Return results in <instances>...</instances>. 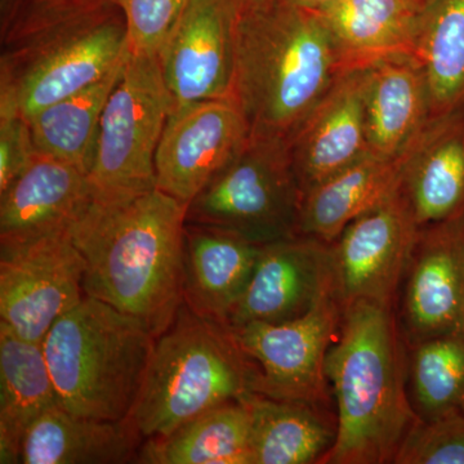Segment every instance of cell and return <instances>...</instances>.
Returning <instances> with one entry per match:
<instances>
[{"label": "cell", "mask_w": 464, "mask_h": 464, "mask_svg": "<svg viewBox=\"0 0 464 464\" xmlns=\"http://www.w3.org/2000/svg\"><path fill=\"white\" fill-rule=\"evenodd\" d=\"M188 204L154 188L92 199L70 225L85 261L83 289L136 317L155 337L183 304V241Z\"/></svg>", "instance_id": "6da1fadb"}, {"label": "cell", "mask_w": 464, "mask_h": 464, "mask_svg": "<svg viewBox=\"0 0 464 464\" xmlns=\"http://www.w3.org/2000/svg\"><path fill=\"white\" fill-rule=\"evenodd\" d=\"M343 72L316 12L286 0H266L240 11L230 96L250 137L289 143Z\"/></svg>", "instance_id": "7a4b0ae2"}, {"label": "cell", "mask_w": 464, "mask_h": 464, "mask_svg": "<svg viewBox=\"0 0 464 464\" xmlns=\"http://www.w3.org/2000/svg\"><path fill=\"white\" fill-rule=\"evenodd\" d=\"M408 364L392 306L359 301L342 308L326 377L337 402L335 440L319 464L393 463L420 418L406 392Z\"/></svg>", "instance_id": "3957f363"}, {"label": "cell", "mask_w": 464, "mask_h": 464, "mask_svg": "<svg viewBox=\"0 0 464 464\" xmlns=\"http://www.w3.org/2000/svg\"><path fill=\"white\" fill-rule=\"evenodd\" d=\"M0 34V109L25 119L100 81L130 54L112 0H36Z\"/></svg>", "instance_id": "277c9868"}, {"label": "cell", "mask_w": 464, "mask_h": 464, "mask_svg": "<svg viewBox=\"0 0 464 464\" xmlns=\"http://www.w3.org/2000/svg\"><path fill=\"white\" fill-rule=\"evenodd\" d=\"M155 340L136 317L85 295L42 342L58 405L96 420L130 418Z\"/></svg>", "instance_id": "5b68a950"}, {"label": "cell", "mask_w": 464, "mask_h": 464, "mask_svg": "<svg viewBox=\"0 0 464 464\" xmlns=\"http://www.w3.org/2000/svg\"><path fill=\"white\" fill-rule=\"evenodd\" d=\"M257 371L230 326L185 304L155 340L130 418L143 438L167 435L217 406L256 393Z\"/></svg>", "instance_id": "8992f818"}, {"label": "cell", "mask_w": 464, "mask_h": 464, "mask_svg": "<svg viewBox=\"0 0 464 464\" xmlns=\"http://www.w3.org/2000/svg\"><path fill=\"white\" fill-rule=\"evenodd\" d=\"M172 106L158 56L128 54L101 116L87 174L92 199L157 188L155 155Z\"/></svg>", "instance_id": "52a82bcc"}, {"label": "cell", "mask_w": 464, "mask_h": 464, "mask_svg": "<svg viewBox=\"0 0 464 464\" xmlns=\"http://www.w3.org/2000/svg\"><path fill=\"white\" fill-rule=\"evenodd\" d=\"M301 199L288 143L249 137L188 204L186 224L222 228L265 246L298 235Z\"/></svg>", "instance_id": "ba28073f"}, {"label": "cell", "mask_w": 464, "mask_h": 464, "mask_svg": "<svg viewBox=\"0 0 464 464\" xmlns=\"http://www.w3.org/2000/svg\"><path fill=\"white\" fill-rule=\"evenodd\" d=\"M85 261L69 230L0 246V324L42 343L85 297Z\"/></svg>", "instance_id": "9c48e42d"}, {"label": "cell", "mask_w": 464, "mask_h": 464, "mask_svg": "<svg viewBox=\"0 0 464 464\" xmlns=\"http://www.w3.org/2000/svg\"><path fill=\"white\" fill-rule=\"evenodd\" d=\"M341 319L340 302L332 293L295 319L230 326L257 371L256 393L320 408L328 404L326 356Z\"/></svg>", "instance_id": "30bf717a"}, {"label": "cell", "mask_w": 464, "mask_h": 464, "mask_svg": "<svg viewBox=\"0 0 464 464\" xmlns=\"http://www.w3.org/2000/svg\"><path fill=\"white\" fill-rule=\"evenodd\" d=\"M420 230L400 191L351 222L331 243L333 285L341 307L359 301L393 307Z\"/></svg>", "instance_id": "8fae6325"}, {"label": "cell", "mask_w": 464, "mask_h": 464, "mask_svg": "<svg viewBox=\"0 0 464 464\" xmlns=\"http://www.w3.org/2000/svg\"><path fill=\"white\" fill-rule=\"evenodd\" d=\"M249 137L248 123L231 96L172 109L155 155L158 190L188 206Z\"/></svg>", "instance_id": "7c38bea8"}, {"label": "cell", "mask_w": 464, "mask_h": 464, "mask_svg": "<svg viewBox=\"0 0 464 464\" xmlns=\"http://www.w3.org/2000/svg\"><path fill=\"white\" fill-rule=\"evenodd\" d=\"M237 0H188L158 54L172 109L231 93Z\"/></svg>", "instance_id": "4fadbf2b"}, {"label": "cell", "mask_w": 464, "mask_h": 464, "mask_svg": "<svg viewBox=\"0 0 464 464\" xmlns=\"http://www.w3.org/2000/svg\"><path fill=\"white\" fill-rule=\"evenodd\" d=\"M404 279L402 329L411 346L464 335V215L420 228Z\"/></svg>", "instance_id": "5bb4252c"}, {"label": "cell", "mask_w": 464, "mask_h": 464, "mask_svg": "<svg viewBox=\"0 0 464 464\" xmlns=\"http://www.w3.org/2000/svg\"><path fill=\"white\" fill-rule=\"evenodd\" d=\"M334 295L331 244L295 235L265 244L228 326L280 323L307 314Z\"/></svg>", "instance_id": "9a60e30c"}, {"label": "cell", "mask_w": 464, "mask_h": 464, "mask_svg": "<svg viewBox=\"0 0 464 464\" xmlns=\"http://www.w3.org/2000/svg\"><path fill=\"white\" fill-rule=\"evenodd\" d=\"M366 79L368 67L342 72L290 140L302 194L369 154Z\"/></svg>", "instance_id": "2e32d148"}, {"label": "cell", "mask_w": 464, "mask_h": 464, "mask_svg": "<svg viewBox=\"0 0 464 464\" xmlns=\"http://www.w3.org/2000/svg\"><path fill=\"white\" fill-rule=\"evenodd\" d=\"M91 198L84 170L36 150L0 194V246L69 230Z\"/></svg>", "instance_id": "e0dca14e"}, {"label": "cell", "mask_w": 464, "mask_h": 464, "mask_svg": "<svg viewBox=\"0 0 464 464\" xmlns=\"http://www.w3.org/2000/svg\"><path fill=\"white\" fill-rule=\"evenodd\" d=\"M261 246L222 228L186 224L183 304L198 316L227 325L248 286Z\"/></svg>", "instance_id": "ac0fdd59"}, {"label": "cell", "mask_w": 464, "mask_h": 464, "mask_svg": "<svg viewBox=\"0 0 464 464\" xmlns=\"http://www.w3.org/2000/svg\"><path fill=\"white\" fill-rule=\"evenodd\" d=\"M400 192L420 228L464 215V112L427 125L404 155Z\"/></svg>", "instance_id": "d6986e66"}, {"label": "cell", "mask_w": 464, "mask_h": 464, "mask_svg": "<svg viewBox=\"0 0 464 464\" xmlns=\"http://www.w3.org/2000/svg\"><path fill=\"white\" fill-rule=\"evenodd\" d=\"M431 121L426 81L411 54L382 58L368 66L365 123L371 154L398 160Z\"/></svg>", "instance_id": "ffe728a7"}, {"label": "cell", "mask_w": 464, "mask_h": 464, "mask_svg": "<svg viewBox=\"0 0 464 464\" xmlns=\"http://www.w3.org/2000/svg\"><path fill=\"white\" fill-rule=\"evenodd\" d=\"M430 0H334L317 9L344 70L411 54Z\"/></svg>", "instance_id": "44dd1931"}, {"label": "cell", "mask_w": 464, "mask_h": 464, "mask_svg": "<svg viewBox=\"0 0 464 464\" xmlns=\"http://www.w3.org/2000/svg\"><path fill=\"white\" fill-rule=\"evenodd\" d=\"M145 438L132 418L96 420L52 406L34 422L20 464L137 463Z\"/></svg>", "instance_id": "7402d4cb"}, {"label": "cell", "mask_w": 464, "mask_h": 464, "mask_svg": "<svg viewBox=\"0 0 464 464\" xmlns=\"http://www.w3.org/2000/svg\"><path fill=\"white\" fill-rule=\"evenodd\" d=\"M402 160L369 152L302 194L298 235L333 243L351 222L398 194Z\"/></svg>", "instance_id": "603a6c76"}, {"label": "cell", "mask_w": 464, "mask_h": 464, "mask_svg": "<svg viewBox=\"0 0 464 464\" xmlns=\"http://www.w3.org/2000/svg\"><path fill=\"white\" fill-rule=\"evenodd\" d=\"M57 404L42 343L23 340L0 324V463L20 464L30 427Z\"/></svg>", "instance_id": "cb8c5ba5"}, {"label": "cell", "mask_w": 464, "mask_h": 464, "mask_svg": "<svg viewBox=\"0 0 464 464\" xmlns=\"http://www.w3.org/2000/svg\"><path fill=\"white\" fill-rule=\"evenodd\" d=\"M252 413L246 399L217 406L172 432L146 439L137 463L252 464Z\"/></svg>", "instance_id": "d4e9b609"}, {"label": "cell", "mask_w": 464, "mask_h": 464, "mask_svg": "<svg viewBox=\"0 0 464 464\" xmlns=\"http://www.w3.org/2000/svg\"><path fill=\"white\" fill-rule=\"evenodd\" d=\"M252 413V464H319L335 440V426L320 406L253 393L246 398Z\"/></svg>", "instance_id": "484cf974"}, {"label": "cell", "mask_w": 464, "mask_h": 464, "mask_svg": "<svg viewBox=\"0 0 464 464\" xmlns=\"http://www.w3.org/2000/svg\"><path fill=\"white\" fill-rule=\"evenodd\" d=\"M411 56L426 81L431 121L464 112V0H430Z\"/></svg>", "instance_id": "4316f807"}, {"label": "cell", "mask_w": 464, "mask_h": 464, "mask_svg": "<svg viewBox=\"0 0 464 464\" xmlns=\"http://www.w3.org/2000/svg\"><path fill=\"white\" fill-rule=\"evenodd\" d=\"M124 63L93 84L26 119L35 149L69 161L88 174L101 116Z\"/></svg>", "instance_id": "83f0119b"}, {"label": "cell", "mask_w": 464, "mask_h": 464, "mask_svg": "<svg viewBox=\"0 0 464 464\" xmlns=\"http://www.w3.org/2000/svg\"><path fill=\"white\" fill-rule=\"evenodd\" d=\"M411 391L417 414L424 420L464 415V335H447L414 344Z\"/></svg>", "instance_id": "f1b7e54d"}, {"label": "cell", "mask_w": 464, "mask_h": 464, "mask_svg": "<svg viewBox=\"0 0 464 464\" xmlns=\"http://www.w3.org/2000/svg\"><path fill=\"white\" fill-rule=\"evenodd\" d=\"M396 464H464V415L418 418L396 454Z\"/></svg>", "instance_id": "f546056e"}, {"label": "cell", "mask_w": 464, "mask_h": 464, "mask_svg": "<svg viewBox=\"0 0 464 464\" xmlns=\"http://www.w3.org/2000/svg\"><path fill=\"white\" fill-rule=\"evenodd\" d=\"M127 29L128 51L136 56H158L188 0H112Z\"/></svg>", "instance_id": "4dcf8cb0"}, {"label": "cell", "mask_w": 464, "mask_h": 464, "mask_svg": "<svg viewBox=\"0 0 464 464\" xmlns=\"http://www.w3.org/2000/svg\"><path fill=\"white\" fill-rule=\"evenodd\" d=\"M35 151L26 119L0 109V194L23 172Z\"/></svg>", "instance_id": "1f68e13d"}, {"label": "cell", "mask_w": 464, "mask_h": 464, "mask_svg": "<svg viewBox=\"0 0 464 464\" xmlns=\"http://www.w3.org/2000/svg\"><path fill=\"white\" fill-rule=\"evenodd\" d=\"M36 0H0V33L5 32Z\"/></svg>", "instance_id": "d6a6232c"}, {"label": "cell", "mask_w": 464, "mask_h": 464, "mask_svg": "<svg viewBox=\"0 0 464 464\" xmlns=\"http://www.w3.org/2000/svg\"><path fill=\"white\" fill-rule=\"evenodd\" d=\"M286 2L292 3V5H297V7L317 11V9L331 5L334 0H286Z\"/></svg>", "instance_id": "836d02e7"}, {"label": "cell", "mask_w": 464, "mask_h": 464, "mask_svg": "<svg viewBox=\"0 0 464 464\" xmlns=\"http://www.w3.org/2000/svg\"><path fill=\"white\" fill-rule=\"evenodd\" d=\"M262 2H266V0H237V5H239L240 11L253 7V5H259V3Z\"/></svg>", "instance_id": "e575fe53"}]
</instances>
